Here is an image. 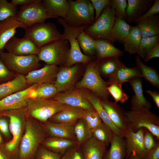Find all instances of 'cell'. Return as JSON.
Masks as SVG:
<instances>
[{
  "mask_svg": "<svg viewBox=\"0 0 159 159\" xmlns=\"http://www.w3.org/2000/svg\"><path fill=\"white\" fill-rule=\"evenodd\" d=\"M47 137L41 122L27 117L16 159H34L38 149Z\"/></svg>",
  "mask_w": 159,
  "mask_h": 159,
  "instance_id": "obj_1",
  "label": "cell"
},
{
  "mask_svg": "<svg viewBox=\"0 0 159 159\" xmlns=\"http://www.w3.org/2000/svg\"><path fill=\"white\" fill-rule=\"evenodd\" d=\"M0 115L7 117L11 139L1 146L12 158L16 159L19 144L24 134L28 117L26 107L0 113Z\"/></svg>",
  "mask_w": 159,
  "mask_h": 159,
  "instance_id": "obj_2",
  "label": "cell"
},
{
  "mask_svg": "<svg viewBox=\"0 0 159 159\" xmlns=\"http://www.w3.org/2000/svg\"><path fill=\"white\" fill-rule=\"evenodd\" d=\"M58 23L63 27L64 32L62 39L67 40L69 45L68 55L64 67H70L78 63L87 64L91 61L92 58L82 52L77 39L78 35L88 26L85 25L73 27L67 24L62 18L57 19Z\"/></svg>",
  "mask_w": 159,
  "mask_h": 159,
  "instance_id": "obj_3",
  "label": "cell"
},
{
  "mask_svg": "<svg viewBox=\"0 0 159 159\" xmlns=\"http://www.w3.org/2000/svg\"><path fill=\"white\" fill-rule=\"evenodd\" d=\"M99 60L89 62L82 78L76 85L77 89H87L102 100H107L110 94L107 82L102 79L99 70Z\"/></svg>",
  "mask_w": 159,
  "mask_h": 159,
  "instance_id": "obj_4",
  "label": "cell"
},
{
  "mask_svg": "<svg viewBox=\"0 0 159 159\" xmlns=\"http://www.w3.org/2000/svg\"><path fill=\"white\" fill-rule=\"evenodd\" d=\"M70 106L52 99L29 98L27 100V115L28 117L43 123L56 113Z\"/></svg>",
  "mask_w": 159,
  "mask_h": 159,
  "instance_id": "obj_5",
  "label": "cell"
},
{
  "mask_svg": "<svg viewBox=\"0 0 159 159\" xmlns=\"http://www.w3.org/2000/svg\"><path fill=\"white\" fill-rule=\"evenodd\" d=\"M127 127L134 132L141 128L148 130L159 139V117L144 107L139 110H131L125 112Z\"/></svg>",
  "mask_w": 159,
  "mask_h": 159,
  "instance_id": "obj_6",
  "label": "cell"
},
{
  "mask_svg": "<svg viewBox=\"0 0 159 159\" xmlns=\"http://www.w3.org/2000/svg\"><path fill=\"white\" fill-rule=\"evenodd\" d=\"M69 12L64 20L73 27L90 25L95 21V9L90 0H68Z\"/></svg>",
  "mask_w": 159,
  "mask_h": 159,
  "instance_id": "obj_7",
  "label": "cell"
},
{
  "mask_svg": "<svg viewBox=\"0 0 159 159\" xmlns=\"http://www.w3.org/2000/svg\"><path fill=\"white\" fill-rule=\"evenodd\" d=\"M115 12L109 5L103 9L98 19L84 30V32L93 38L103 39L111 43V32L115 21Z\"/></svg>",
  "mask_w": 159,
  "mask_h": 159,
  "instance_id": "obj_8",
  "label": "cell"
},
{
  "mask_svg": "<svg viewBox=\"0 0 159 159\" xmlns=\"http://www.w3.org/2000/svg\"><path fill=\"white\" fill-rule=\"evenodd\" d=\"M69 50L68 42L61 39L40 47L37 55L39 61H44L47 64L63 66L67 60Z\"/></svg>",
  "mask_w": 159,
  "mask_h": 159,
  "instance_id": "obj_9",
  "label": "cell"
},
{
  "mask_svg": "<svg viewBox=\"0 0 159 159\" xmlns=\"http://www.w3.org/2000/svg\"><path fill=\"white\" fill-rule=\"evenodd\" d=\"M62 36L54 24L44 22L26 28L24 37L31 40L39 48L51 42L62 39Z\"/></svg>",
  "mask_w": 159,
  "mask_h": 159,
  "instance_id": "obj_10",
  "label": "cell"
},
{
  "mask_svg": "<svg viewBox=\"0 0 159 159\" xmlns=\"http://www.w3.org/2000/svg\"><path fill=\"white\" fill-rule=\"evenodd\" d=\"M3 62L11 71L25 76L41 66L37 55H18L9 52L0 53Z\"/></svg>",
  "mask_w": 159,
  "mask_h": 159,
  "instance_id": "obj_11",
  "label": "cell"
},
{
  "mask_svg": "<svg viewBox=\"0 0 159 159\" xmlns=\"http://www.w3.org/2000/svg\"><path fill=\"white\" fill-rule=\"evenodd\" d=\"M16 17L26 29L34 24L45 22L50 18L41 0H36L30 5L21 6Z\"/></svg>",
  "mask_w": 159,
  "mask_h": 159,
  "instance_id": "obj_12",
  "label": "cell"
},
{
  "mask_svg": "<svg viewBox=\"0 0 159 159\" xmlns=\"http://www.w3.org/2000/svg\"><path fill=\"white\" fill-rule=\"evenodd\" d=\"M38 85H32L22 90L11 94L0 100V113L26 107L27 100L30 98L32 91Z\"/></svg>",
  "mask_w": 159,
  "mask_h": 159,
  "instance_id": "obj_13",
  "label": "cell"
},
{
  "mask_svg": "<svg viewBox=\"0 0 159 159\" xmlns=\"http://www.w3.org/2000/svg\"><path fill=\"white\" fill-rule=\"evenodd\" d=\"M52 99L72 107L85 110L93 108L87 97V91L83 89H72L58 92Z\"/></svg>",
  "mask_w": 159,
  "mask_h": 159,
  "instance_id": "obj_14",
  "label": "cell"
},
{
  "mask_svg": "<svg viewBox=\"0 0 159 159\" xmlns=\"http://www.w3.org/2000/svg\"><path fill=\"white\" fill-rule=\"evenodd\" d=\"M79 64L59 68L54 84L58 92H66L72 89L79 71Z\"/></svg>",
  "mask_w": 159,
  "mask_h": 159,
  "instance_id": "obj_15",
  "label": "cell"
},
{
  "mask_svg": "<svg viewBox=\"0 0 159 159\" xmlns=\"http://www.w3.org/2000/svg\"><path fill=\"white\" fill-rule=\"evenodd\" d=\"M144 132L143 128L134 132L130 128L127 127L124 132L126 150L125 159H127L129 155L132 152L135 153L142 159H144L147 151L143 144Z\"/></svg>",
  "mask_w": 159,
  "mask_h": 159,
  "instance_id": "obj_16",
  "label": "cell"
},
{
  "mask_svg": "<svg viewBox=\"0 0 159 159\" xmlns=\"http://www.w3.org/2000/svg\"><path fill=\"white\" fill-rule=\"evenodd\" d=\"M39 48L30 39L15 36L6 43L5 49L8 52L18 55H37Z\"/></svg>",
  "mask_w": 159,
  "mask_h": 159,
  "instance_id": "obj_17",
  "label": "cell"
},
{
  "mask_svg": "<svg viewBox=\"0 0 159 159\" xmlns=\"http://www.w3.org/2000/svg\"><path fill=\"white\" fill-rule=\"evenodd\" d=\"M59 69L57 65L47 64L41 68L31 72L24 77L29 85L44 83L54 84Z\"/></svg>",
  "mask_w": 159,
  "mask_h": 159,
  "instance_id": "obj_18",
  "label": "cell"
},
{
  "mask_svg": "<svg viewBox=\"0 0 159 159\" xmlns=\"http://www.w3.org/2000/svg\"><path fill=\"white\" fill-rule=\"evenodd\" d=\"M42 123L48 137L76 140L74 130V125L49 120Z\"/></svg>",
  "mask_w": 159,
  "mask_h": 159,
  "instance_id": "obj_19",
  "label": "cell"
},
{
  "mask_svg": "<svg viewBox=\"0 0 159 159\" xmlns=\"http://www.w3.org/2000/svg\"><path fill=\"white\" fill-rule=\"evenodd\" d=\"M20 27L26 29L16 16L9 17L0 22V53L4 52L6 43L15 36L16 29Z\"/></svg>",
  "mask_w": 159,
  "mask_h": 159,
  "instance_id": "obj_20",
  "label": "cell"
},
{
  "mask_svg": "<svg viewBox=\"0 0 159 159\" xmlns=\"http://www.w3.org/2000/svg\"><path fill=\"white\" fill-rule=\"evenodd\" d=\"M102 105L113 124L124 132L127 128L125 112L117 103L101 99Z\"/></svg>",
  "mask_w": 159,
  "mask_h": 159,
  "instance_id": "obj_21",
  "label": "cell"
},
{
  "mask_svg": "<svg viewBox=\"0 0 159 159\" xmlns=\"http://www.w3.org/2000/svg\"><path fill=\"white\" fill-rule=\"evenodd\" d=\"M80 145L84 159H103L107 151L106 145L93 137Z\"/></svg>",
  "mask_w": 159,
  "mask_h": 159,
  "instance_id": "obj_22",
  "label": "cell"
},
{
  "mask_svg": "<svg viewBox=\"0 0 159 159\" xmlns=\"http://www.w3.org/2000/svg\"><path fill=\"white\" fill-rule=\"evenodd\" d=\"M43 5L50 18H62L67 16L70 9V5L67 0H43Z\"/></svg>",
  "mask_w": 159,
  "mask_h": 159,
  "instance_id": "obj_23",
  "label": "cell"
},
{
  "mask_svg": "<svg viewBox=\"0 0 159 159\" xmlns=\"http://www.w3.org/2000/svg\"><path fill=\"white\" fill-rule=\"evenodd\" d=\"M129 82L134 93L131 100V110H139L144 107L150 109L152 105L143 95L141 77L135 78Z\"/></svg>",
  "mask_w": 159,
  "mask_h": 159,
  "instance_id": "obj_24",
  "label": "cell"
},
{
  "mask_svg": "<svg viewBox=\"0 0 159 159\" xmlns=\"http://www.w3.org/2000/svg\"><path fill=\"white\" fill-rule=\"evenodd\" d=\"M152 2L151 0H128L126 9L128 22H134L150 8Z\"/></svg>",
  "mask_w": 159,
  "mask_h": 159,
  "instance_id": "obj_25",
  "label": "cell"
},
{
  "mask_svg": "<svg viewBox=\"0 0 159 159\" xmlns=\"http://www.w3.org/2000/svg\"><path fill=\"white\" fill-rule=\"evenodd\" d=\"M138 77H142V76L136 66L129 67L122 63L118 67L114 74L109 77L107 82L109 86L112 84L122 85L124 82H129L132 79Z\"/></svg>",
  "mask_w": 159,
  "mask_h": 159,
  "instance_id": "obj_26",
  "label": "cell"
},
{
  "mask_svg": "<svg viewBox=\"0 0 159 159\" xmlns=\"http://www.w3.org/2000/svg\"><path fill=\"white\" fill-rule=\"evenodd\" d=\"M87 99L93 108L99 115L102 122L107 125L117 135L124 137V132L117 127L112 123L103 107L101 99L91 91H87Z\"/></svg>",
  "mask_w": 159,
  "mask_h": 159,
  "instance_id": "obj_27",
  "label": "cell"
},
{
  "mask_svg": "<svg viewBox=\"0 0 159 159\" xmlns=\"http://www.w3.org/2000/svg\"><path fill=\"white\" fill-rule=\"evenodd\" d=\"M77 144V141L75 140L47 137L41 145L48 149L62 155L69 148Z\"/></svg>",
  "mask_w": 159,
  "mask_h": 159,
  "instance_id": "obj_28",
  "label": "cell"
},
{
  "mask_svg": "<svg viewBox=\"0 0 159 159\" xmlns=\"http://www.w3.org/2000/svg\"><path fill=\"white\" fill-rule=\"evenodd\" d=\"M85 110L70 106L56 113L49 120L74 125L79 119L82 117Z\"/></svg>",
  "mask_w": 159,
  "mask_h": 159,
  "instance_id": "obj_29",
  "label": "cell"
},
{
  "mask_svg": "<svg viewBox=\"0 0 159 159\" xmlns=\"http://www.w3.org/2000/svg\"><path fill=\"white\" fill-rule=\"evenodd\" d=\"M30 85L27 83L24 76L16 74L13 79L0 84V100L11 94L22 90Z\"/></svg>",
  "mask_w": 159,
  "mask_h": 159,
  "instance_id": "obj_30",
  "label": "cell"
},
{
  "mask_svg": "<svg viewBox=\"0 0 159 159\" xmlns=\"http://www.w3.org/2000/svg\"><path fill=\"white\" fill-rule=\"evenodd\" d=\"M95 54L97 59L107 57L122 56L124 52L115 47L111 43L103 39H95Z\"/></svg>",
  "mask_w": 159,
  "mask_h": 159,
  "instance_id": "obj_31",
  "label": "cell"
},
{
  "mask_svg": "<svg viewBox=\"0 0 159 159\" xmlns=\"http://www.w3.org/2000/svg\"><path fill=\"white\" fill-rule=\"evenodd\" d=\"M103 159H124L126 155V142L124 138L115 135L110 142Z\"/></svg>",
  "mask_w": 159,
  "mask_h": 159,
  "instance_id": "obj_32",
  "label": "cell"
},
{
  "mask_svg": "<svg viewBox=\"0 0 159 159\" xmlns=\"http://www.w3.org/2000/svg\"><path fill=\"white\" fill-rule=\"evenodd\" d=\"M142 37H150L159 35V21L158 16L155 15L136 22Z\"/></svg>",
  "mask_w": 159,
  "mask_h": 159,
  "instance_id": "obj_33",
  "label": "cell"
},
{
  "mask_svg": "<svg viewBox=\"0 0 159 159\" xmlns=\"http://www.w3.org/2000/svg\"><path fill=\"white\" fill-rule=\"evenodd\" d=\"M131 26L125 20L115 18L111 32L113 41L123 44L130 33Z\"/></svg>",
  "mask_w": 159,
  "mask_h": 159,
  "instance_id": "obj_34",
  "label": "cell"
},
{
  "mask_svg": "<svg viewBox=\"0 0 159 159\" xmlns=\"http://www.w3.org/2000/svg\"><path fill=\"white\" fill-rule=\"evenodd\" d=\"M136 66L139 70L142 77L144 78L153 86L159 87V75L156 71L145 64L138 56L135 57Z\"/></svg>",
  "mask_w": 159,
  "mask_h": 159,
  "instance_id": "obj_35",
  "label": "cell"
},
{
  "mask_svg": "<svg viewBox=\"0 0 159 159\" xmlns=\"http://www.w3.org/2000/svg\"><path fill=\"white\" fill-rule=\"evenodd\" d=\"M122 63L119 57H107L100 60L98 68L101 76L109 78L112 76Z\"/></svg>",
  "mask_w": 159,
  "mask_h": 159,
  "instance_id": "obj_36",
  "label": "cell"
},
{
  "mask_svg": "<svg viewBox=\"0 0 159 159\" xmlns=\"http://www.w3.org/2000/svg\"><path fill=\"white\" fill-rule=\"evenodd\" d=\"M142 37L138 26H131L130 33L123 44L124 51L130 54L137 53Z\"/></svg>",
  "mask_w": 159,
  "mask_h": 159,
  "instance_id": "obj_37",
  "label": "cell"
},
{
  "mask_svg": "<svg viewBox=\"0 0 159 159\" xmlns=\"http://www.w3.org/2000/svg\"><path fill=\"white\" fill-rule=\"evenodd\" d=\"M91 131L92 137L107 146L110 143L115 135L112 129L103 122Z\"/></svg>",
  "mask_w": 159,
  "mask_h": 159,
  "instance_id": "obj_38",
  "label": "cell"
},
{
  "mask_svg": "<svg viewBox=\"0 0 159 159\" xmlns=\"http://www.w3.org/2000/svg\"><path fill=\"white\" fill-rule=\"evenodd\" d=\"M74 130L76 140L80 145L92 137L91 129L82 117L74 125Z\"/></svg>",
  "mask_w": 159,
  "mask_h": 159,
  "instance_id": "obj_39",
  "label": "cell"
},
{
  "mask_svg": "<svg viewBox=\"0 0 159 159\" xmlns=\"http://www.w3.org/2000/svg\"><path fill=\"white\" fill-rule=\"evenodd\" d=\"M77 39L84 54L89 56L95 54V42L94 38L83 31L78 35Z\"/></svg>",
  "mask_w": 159,
  "mask_h": 159,
  "instance_id": "obj_40",
  "label": "cell"
},
{
  "mask_svg": "<svg viewBox=\"0 0 159 159\" xmlns=\"http://www.w3.org/2000/svg\"><path fill=\"white\" fill-rule=\"evenodd\" d=\"M34 91L35 97L33 99H52L58 93L54 84L50 83H44L38 85Z\"/></svg>",
  "mask_w": 159,
  "mask_h": 159,
  "instance_id": "obj_41",
  "label": "cell"
},
{
  "mask_svg": "<svg viewBox=\"0 0 159 159\" xmlns=\"http://www.w3.org/2000/svg\"><path fill=\"white\" fill-rule=\"evenodd\" d=\"M159 43V35L142 37L137 54L144 59L147 54Z\"/></svg>",
  "mask_w": 159,
  "mask_h": 159,
  "instance_id": "obj_42",
  "label": "cell"
},
{
  "mask_svg": "<svg viewBox=\"0 0 159 159\" xmlns=\"http://www.w3.org/2000/svg\"><path fill=\"white\" fill-rule=\"evenodd\" d=\"M18 11L16 6L6 0H0V22L9 17L16 16Z\"/></svg>",
  "mask_w": 159,
  "mask_h": 159,
  "instance_id": "obj_43",
  "label": "cell"
},
{
  "mask_svg": "<svg viewBox=\"0 0 159 159\" xmlns=\"http://www.w3.org/2000/svg\"><path fill=\"white\" fill-rule=\"evenodd\" d=\"M82 118L91 130L96 127L102 122L98 113L94 108L85 110Z\"/></svg>",
  "mask_w": 159,
  "mask_h": 159,
  "instance_id": "obj_44",
  "label": "cell"
},
{
  "mask_svg": "<svg viewBox=\"0 0 159 159\" xmlns=\"http://www.w3.org/2000/svg\"><path fill=\"white\" fill-rule=\"evenodd\" d=\"M107 89L114 98L116 103L119 102L122 103H125L128 99V96L122 89V85L112 84L107 87Z\"/></svg>",
  "mask_w": 159,
  "mask_h": 159,
  "instance_id": "obj_45",
  "label": "cell"
},
{
  "mask_svg": "<svg viewBox=\"0 0 159 159\" xmlns=\"http://www.w3.org/2000/svg\"><path fill=\"white\" fill-rule=\"evenodd\" d=\"M109 5L115 11V18L125 20L126 18V9L127 6V0H111L110 1Z\"/></svg>",
  "mask_w": 159,
  "mask_h": 159,
  "instance_id": "obj_46",
  "label": "cell"
},
{
  "mask_svg": "<svg viewBox=\"0 0 159 159\" xmlns=\"http://www.w3.org/2000/svg\"><path fill=\"white\" fill-rule=\"evenodd\" d=\"M62 155L48 149L42 145L38 149L34 159H61Z\"/></svg>",
  "mask_w": 159,
  "mask_h": 159,
  "instance_id": "obj_47",
  "label": "cell"
},
{
  "mask_svg": "<svg viewBox=\"0 0 159 159\" xmlns=\"http://www.w3.org/2000/svg\"><path fill=\"white\" fill-rule=\"evenodd\" d=\"M61 159H84L80 145L77 144L69 148L62 155Z\"/></svg>",
  "mask_w": 159,
  "mask_h": 159,
  "instance_id": "obj_48",
  "label": "cell"
},
{
  "mask_svg": "<svg viewBox=\"0 0 159 159\" xmlns=\"http://www.w3.org/2000/svg\"><path fill=\"white\" fill-rule=\"evenodd\" d=\"M16 75V74L8 69L0 57V84L11 80Z\"/></svg>",
  "mask_w": 159,
  "mask_h": 159,
  "instance_id": "obj_49",
  "label": "cell"
},
{
  "mask_svg": "<svg viewBox=\"0 0 159 159\" xmlns=\"http://www.w3.org/2000/svg\"><path fill=\"white\" fill-rule=\"evenodd\" d=\"M110 0H90L95 11V21L100 15L104 9L109 5Z\"/></svg>",
  "mask_w": 159,
  "mask_h": 159,
  "instance_id": "obj_50",
  "label": "cell"
},
{
  "mask_svg": "<svg viewBox=\"0 0 159 159\" xmlns=\"http://www.w3.org/2000/svg\"><path fill=\"white\" fill-rule=\"evenodd\" d=\"M145 129V131L144 130L143 141L145 148L147 152L153 148L157 142H155L154 138V135L148 130Z\"/></svg>",
  "mask_w": 159,
  "mask_h": 159,
  "instance_id": "obj_51",
  "label": "cell"
},
{
  "mask_svg": "<svg viewBox=\"0 0 159 159\" xmlns=\"http://www.w3.org/2000/svg\"><path fill=\"white\" fill-rule=\"evenodd\" d=\"M159 12V0H155L153 4L150 8L143 15L137 19L134 23L149 17L158 14Z\"/></svg>",
  "mask_w": 159,
  "mask_h": 159,
  "instance_id": "obj_52",
  "label": "cell"
},
{
  "mask_svg": "<svg viewBox=\"0 0 159 159\" xmlns=\"http://www.w3.org/2000/svg\"><path fill=\"white\" fill-rule=\"evenodd\" d=\"M0 132L6 138L11 139V136L10 133L9 121L7 117L3 116L0 115Z\"/></svg>",
  "mask_w": 159,
  "mask_h": 159,
  "instance_id": "obj_53",
  "label": "cell"
},
{
  "mask_svg": "<svg viewBox=\"0 0 159 159\" xmlns=\"http://www.w3.org/2000/svg\"><path fill=\"white\" fill-rule=\"evenodd\" d=\"M144 159H159V141L153 148L147 152Z\"/></svg>",
  "mask_w": 159,
  "mask_h": 159,
  "instance_id": "obj_54",
  "label": "cell"
},
{
  "mask_svg": "<svg viewBox=\"0 0 159 159\" xmlns=\"http://www.w3.org/2000/svg\"><path fill=\"white\" fill-rule=\"evenodd\" d=\"M159 57V43L147 54L144 60L145 62H147L152 58Z\"/></svg>",
  "mask_w": 159,
  "mask_h": 159,
  "instance_id": "obj_55",
  "label": "cell"
},
{
  "mask_svg": "<svg viewBox=\"0 0 159 159\" xmlns=\"http://www.w3.org/2000/svg\"><path fill=\"white\" fill-rule=\"evenodd\" d=\"M36 1V0H12L11 2L16 6L17 5L24 6L30 5Z\"/></svg>",
  "mask_w": 159,
  "mask_h": 159,
  "instance_id": "obj_56",
  "label": "cell"
},
{
  "mask_svg": "<svg viewBox=\"0 0 159 159\" xmlns=\"http://www.w3.org/2000/svg\"><path fill=\"white\" fill-rule=\"evenodd\" d=\"M146 92L152 97L157 107L159 108V93L155 91L147 90Z\"/></svg>",
  "mask_w": 159,
  "mask_h": 159,
  "instance_id": "obj_57",
  "label": "cell"
},
{
  "mask_svg": "<svg viewBox=\"0 0 159 159\" xmlns=\"http://www.w3.org/2000/svg\"><path fill=\"white\" fill-rule=\"evenodd\" d=\"M0 159H13L1 146H0Z\"/></svg>",
  "mask_w": 159,
  "mask_h": 159,
  "instance_id": "obj_58",
  "label": "cell"
},
{
  "mask_svg": "<svg viewBox=\"0 0 159 159\" xmlns=\"http://www.w3.org/2000/svg\"><path fill=\"white\" fill-rule=\"evenodd\" d=\"M127 159H142L137 154L134 152L131 153Z\"/></svg>",
  "mask_w": 159,
  "mask_h": 159,
  "instance_id": "obj_59",
  "label": "cell"
},
{
  "mask_svg": "<svg viewBox=\"0 0 159 159\" xmlns=\"http://www.w3.org/2000/svg\"><path fill=\"white\" fill-rule=\"evenodd\" d=\"M4 143L3 139L0 132V146H1Z\"/></svg>",
  "mask_w": 159,
  "mask_h": 159,
  "instance_id": "obj_60",
  "label": "cell"
},
{
  "mask_svg": "<svg viewBox=\"0 0 159 159\" xmlns=\"http://www.w3.org/2000/svg\"></svg>",
  "mask_w": 159,
  "mask_h": 159,
  "instance_id": "obj_61",
  "label": "cell"
}]
</instances>
